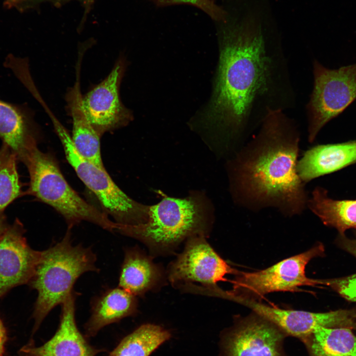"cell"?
Listing matches in <instances>:
<instances>
[{
	"instance_id": "5b68a950",
	"label": "cell",
	"mask_w": 356,
	"mask_h": 356,
	"mask_svg": "<svg viewBox=\"0 0 356 356\" xmlns=\"http://www.w3.org/2000/svg\"><path fill=\"white\" fill-rule=\"evenodd\" d=\"M23 163L30 176L28 193L53 208L64 218L68 229L83 221L112 232L116 223L102 210L89 204L69 184L54 157L35 146Z\"/></svg>"
},
{
	"instance_id": "ac0fdd59",
	"label": "cell",
	"mask_w": 356,
	"mask_h": 356,
	"mask_svg": "<svg viewBox=\"0 0 356 356\" xmlns=\"http://www.w3.org/2000/svg\"><path fill=\"white\" fill-rule=\"evenodd\" d=\"M79 71L76 82L68 91L66 98L72 118V140L83 158L99 168L105 169L101 155V136L88 121L83 107Z\"/></svg>"
},
{
	"instance_id": "f1b7e54d",
	"label": "cell",
	"mask_w": 356,
	"mask_h": 356,
	"mask_svg": "<svg viewBox=\"0 0 356 356\" xmlns=\"http://www.w3.org/2000/svg\"><path fill=\"white\" fill-rule=\"evenodd\" d=\"M8 225L4 211L0 212V240Z\"/></svg>"
},
{
	"instance_id": "52a82bcc",
	"label": "cell",
	"mask_w": 356,
	"mask_h": 356,
	"mask_svg": "<svg viewBox=\"0 0 356 356\" xmlns=\"http://www.w3.org/2000/svg\"><path fill=\"white\" fill-rule=\"evenodd\" d=\"M313 73V88L306 106L311 143L326 123L356 99V63L332 70L315 60Z\"/></svg>"
},
{
	"instance_id": "9a60e30c",
	"label": "cell",
	"mask_w": 356,
	"mask_h": 356,
	"mask_svg": "<svg viewBox=\"0 0 356 356\" xmlns=\"http://www.w3.org/2000/svg\"><path fill=\"white\" fill-rule=\"evenodd\" d=\"M356 163V140L319 144L304 153L298 161L297 171L305 183Z\"/></svg>"
},
{
	"instance_id": "cb8c5ba5",
	"label": "cell",
	"mask_w": 356,
	"mask_h": 356,
	"mask_svg": "<svg viewBox=\"0 0 356 356\" xmlns=\"http://www.w3.org/2000/svg\"><path fill=\"white\" fill-rule=\"evenodd\" d=\"M319 283L330 287L345 299L356 302V273L343 277L319 279Z\"/></svg>"
},
{
	"instance_id": "484cf974",
	"label": "cell",
	"mask_w": 356,
	"mask_h": 356,
	"mask_svg": "<svg viewBox=\"0 0 356 356\" xmlns=\"http://www.w3.org/2000/svg\"><path fill=\"white\" fill-rule=\"evenodd\" d=\"M337 243L340 247L356 258V235L354 238H349L345 234H339Z\"/></svg>"
},
{
	"instance_id": "e0dca14e",
	"label": "cell",
	"mask_w": 356,
	"mask_h": 356,
	"mask_svg": "<svg viewBox=\"0 0 356 356\" xmlns=\"http://www.w3.org/2000/svg\"><path fill=\"white\" fill-rule=\"evenodd\" d=\"M164 273L151 257L138 248L126 250L119 278V287L132 295L142 296L164 281Z\"/></svg>"
},
{
	"instance_id": "44dd1931",
	"label": "cell",
	"mask_w": 356,
	"mask_h": 356,
	"mask_svg": "<svg viewBox=\"0 0 356 356\" xmlns=\"http://www.w3.org/2000/svg\"><path fill=\"white\" fill-rule=\"evenodd\" d=\"M352 330L318 327L302 342L309 356H356V336Z\"/></svg>"
},
{
	"instance_id": "ba28073f",
	"label": "cell",
	"mask_w": 356,
	"mask_h": 356,
	"mask_svg": "<svg viewBox=\"0 0 356 356\" xmlns=\"http://www.w3.org/2000/svg\"><path fill=\"white\" fill-rule=\"evenodd\" d=\"M319 243L309 250L284 259L264 269L254 272L238 271L231 293L258 301L265 295L278 291H297L304 286L319 284V279L308 277L306 267L312 259L324 255Z\"/></svg>"
},
{
	"instance_id": "4fadbf2b",
	"label": "cell",
	"mask_w": 356,
	"mask_h": 356,
	"mask_svg": "<svg viewBox=\"0 0 356 356\" xmlns=\"http://www.w3.org/2000/svg\"><path fill=\"white\" fill-rule=\"evenodd\" d=\"M24 231L16 219L0 240V298L15 287L29 283L40 261L42 251L30 247Z\"/></svg>"
},
{
	"instance_id": "8fae6325",
	"label": "cell",
	"mask_w": 356,
	"mask_h": 356,
	"mask_svg": "<svg viewBox=\"0 0 356 356\" xmlns=\"http://www.w3.org/2000/svg\"><path fill=\"white\" fill-rule=\"evenodd\" d=\"M287 336L270 321L252 312L235 320L223 332L220 356H287Z\"/></svg>"
},
{
	"instance_id": "30bf717a",
	"label": "cell",
	"mask_w": 356,
	"mask_h": 356,
	"mask_svg": "<svg viewBox=\"0 0 356 356\" xmlns=\"http://www.w3.org/2000/svg\"><path fill=\"white\" fill-rule=\"evenodd\" d=\"M205 237L188 238L182 252L169 266L167 275L174 286L196 282L203 287H212L226 275L237 273L238 270L219 255Z\"/></svg>"
},
{
	"instance_id": "3957f363",
	"label": "cell",
	"mask_w": 356,
	"mask_h": 356,
	"mask_svg": "<svg viewBox=\"0 0 356 356\" xmlns=\"http://www.w3.org/2000/svg\"><path fill=\"white\" fill-rule=\"evenodd\" d=\"M210 223L200 198L166 196L149 206L146 222L134 225L116 223L115 231L141 241L152 256H162L173 253L182 242L190 237H206Z\"/></svg>"
},
{
	"instance_id": "f546056e",
	"label": "cell",
	"mask_w": 356,
	"mask_h": 356,
	"mask_svg": "<svg viewBox=\"0 0 356 356\" xmlns=\"http://www.w3.org/2000/svg\"><path fill=\"white\" fill-rule=\"evenodd\" d=\"M26 0H4L3 6L7 9H10L14 7H16L20 4Z\"/></svg>"
},
{
	"instance_id": "7a4b0ae2",
	"label": "cell",
	"mask_w": 356,
	"mask_h": 356,
	"mask_svg": "<svg viewBox=\"0 0 356 356\" xmlns=\"http://www.w3.org/2000/svg\"><path fill=\"white\" fill-rule=\"evenodd\" d=\"M299 140L295 123L283 111L268 115L232 164L233 191L241 205L273 207L287 216L305 210L308 198L297 171Z\"/></svg>"
},
{
	"instance_id": "ffe728a7",
	"label": "cell",
	"mask_w": 356,
	"mask_h": 356,
	"mask_svg": "<svg viewBox=\"0 0 356 356\" xmlns=\"http://www.w3.org/2000/svg\"><path fill=\"white\" fill-rule=\"evenodd\" d=\"M307 206L324 224L336 228L339 234L356 228V200H334L328 197L326 190L316 187Z\"/></svg>"
},
{
	"instance_id": "7c38bea8",
	"label": "cell",
	"mask_w": 356,
	"mask_h": 356,
	"mask_svg": "<svg viewBox=\"0 0 356 356\" xmlns=\"http://www.w3.org/2000/svg\"><path fill=\"white\" fill-rule=\"evenodd\" d=\"M124 71V60H118L104 80L82 97L86 117L100 136L126 125L131 119L119 94Z\"/></svg>"
},
{
	"instance_id": "5bb4252c",
	"label": "cell",
	"mask_w": 356,
	"mask_h": 356,
	"mask_svg": "<svg viewBox=\"0 0 356 356\" xmlns=\"http://www.w3.org/2000/svg\"><path fill=\"white\" fill-rule=\"evenodd\" d=\"M76 298L73 291L61 304L59 327L49 341L40 347L26 345L20 352L28 356H95L97 351L88 343L77 328Z\"/></svg>"
},
{
	"instance_id": "9c48e42d",
	"label": "cell",
	"mask_w": 356,
	"mask_h": 356,
	"mask_svg": "<svg viewBox=\"0 0 356 356\" xmlns=\"http://www.w3.org/2000/svg\"><path fill=\"white\" fill-rule=\"evenodd\" d=\"M226 299L248 308L275 325L287 336L297 338L301 341L318 327L356 330V309L313 312L283 309L231 293L226 294Z\"/></svg>"
},
{
	"instance_id": "d4e9b609",
	"label": "cell",
	"mask_w": 356,
	"mask_h": 356,
	"mask_svg": "<svg viewBox=\"0 0 356 356\" xmlns=\"http://www.w3.org/2000/svg\"><path fill=\"white\" fill-rule=\"evenodd\" d=\"M162 5L175 3L192 4L203 10L212 18L216 20H224L225 13L221 7L217 6L213 0H157Z\"/></svg>"
},
{
	"instance_id": "8992f818",
	"label": "cell",
	"mask_w": 356,
	"mask_h": 356,
	"mask_svg": "<svg viewBox=\"0 0 356 356\" xmlns=\"http://www.w3.org/2000/svg\"><path fill=\"white\" fill-rule=\"evenodd\" d=\"M52 123L67 160L81 181L96 196L102 211L118 224L134 225L145 223L148 219L149 206L129 197L115 183L105 169L83 158L63 126L57 120Z\"/></svg>"
},
{
	"instance_id": "6da1fadb",
	"label": "cell",
	"mask_w": 356,
	"mask_h": 356,
	"mask_svg": "<svg viewBox=\"0 0 356 356\" xmlns=\"http://www.w3.org/2000/svg\"><path fill=\"white\" fill-rule=\"evenodd\" d=\"M214 88L203 119L224 140L242 138L271 112L293 107L295 95L283 51L260 27L221 31Z\"/></svg>"
},
{
	"instance_id": "4316f807",
	"label": "cell",
	"mask_w": 356,
	"mask_h": 356,
	"mask_svg": "<svg viewBox=\"0 0 356 356\" xmlns=\"http://www.w3.org/2000/svg\"><path fill=\"white\" fill-rule=\"evenodd\" d=\"M6 339V329L0 319V356H3Z\"/></svg>"
},
{
	"instance_id": "603a6c76",
	"label": "cell",
	"mask_w": 356,
	"mask_h": 356,
	"mask_svg": "<svg viewBox=\"0 0 356 356\" xmlns=\"http://www.w3.org/2000/svg\"><path fill=\"white\" fill-rule=\"evenodd\" d=\"M17 161L14 152L3 143L0 149V212L23 194Z\"/></svg>"
},
{
	"instance_id": "83f0119b",
	"label": "cell",
	"mask_w": 356,
	"mask_h": 356,
	"mask_svg": "<svg viewBox=\"0 0 356 356\" xmlns=\"http://www.w3.org/2000/svg\"><path fill=\"white\" fill-rule=\"evenodd\" d=\"M45 0H50L54 2H60L65 0H26L20 4H19L17 8L20 11H23L31 7L34 5L37 4L39 2L44 1Z\"/></svg>"
},
{
	"instance_id": "d6986e66",
	"label": "cell",
	"mask_w": 356,
	"mask_h": 356,
	"mask_svg": "<svg viewBox=\"0 0 356 356\" xmlns=\"http://www.w3.org/2000/svg\"><path fill=\"white\" fill-rule=\"evenodd\" d=\"M136 297L120 288L106 290L92 302L91 314L85 325L89 336H94L102 328L136 313Z\"/></svg>"
},
{
	"instance_id": "4dcf8cb0",
	"label": "cell",
	"mask_w": 356,
	"mask_h": 356,
	"mask_svg": "<svg viewBox=\"0 0 356 356\" xmlns=\"http://www.w3.org/2000/svg\"><path fill=\"white\" fill-rule=\"evenodd\" d=\"M94 1V0H83L84 4H85L87 9L90 7Z\"/></svg>"
},
{
	"instance_id": "7402d4cb",
	"label": "cell",
	"mask_w": 356,
	"mask_h": 356,
	"mask_svg": "<svg viewBox=\"0 0 356 356\" xmlns=\"http://www.w3.org/2000/svg\"><path fill=\"white\" fill-rule=\"evenodd\" d=\"M170 337L159 325L143 324L125 337L109 356H149Z\"/></svg>"
},
{
	"instance_id": "277c9868",
	"label": "cell",
	"mask_w": 356,
	"mask_h": 356,
	"mask_svg": "<svg viewBox=\"0 0 356 356\" xmlns=\"http://www.w3.org/2000/svg\"><path fill=\"white\" fill-rule=\"evenodd\" d=\"M70 229L59 242L42 251L40 261L29 284L38 292L33 317L34 331L49 312L61 305L73 292L83 273L97 271L96 257L90 248L72 244Z\"/></svg>"
},
{
	"instance_id": "2e32d148",
	"label": "cell",
	"mask_w": 356,
	"mask_h": 356,
	"mask_svg": "<svg viewBox=\"0 0 356 356\" xmlns=\"http://www.w3.org/2000/svg\"><path fill=\"white\" fill-rule=\"evenodd\" d=\"M0 138L23 163L37 146L35 127L26 107L0 99Z\"/></svg>"
}]
</instances>
